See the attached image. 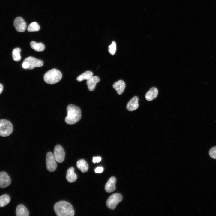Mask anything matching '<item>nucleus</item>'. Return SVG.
I'll list each match as a JSON object with an SVG mask.
<instances>
[{
  "mask_svg": "<svg viewBox=\"0 0 216 216\" xmlns=\"http://www.w3.org/2000/svg\"><path fill=\"white\" fill-rule=\"evenodd\" d=\"M54 209L58 216H74V208L69 202L61 201L56 203Z\"/></svg>",
  "mask_w": 216,
  "mask_h": 216,
  "instance_id": "1",
  "label": "nucleus"
},
{
  "mask_svg": "<svg viewBox=\"0 0 216 216\" xmlns=\"http://www.w3.org/2000/svg\"><path fill=\"white\" fill-rule=\"evenodd\" d=\"M67 114L65 118L66 122L70 124H74L78 122L81 118V111L80 108L73 104L67 107Z\"/></svg>",
  "mask_w": 216,
  "mask_h": 216,
  "instance_id": "2",
  "label": "nucleus"
},
{
  "mask_svg": "<svg viewBox=\"0 0 216 216\" xmlns=\"http://www.w3.org/2000/svg\"><path fill=\"white\" fill-rule=\"evenodd\" d=\"M62 77L61 72L56 69H53L46 72L44 76V81L48 84H53L59 82Z\"/></svg>",
  "mask_w": 216,
  "mask_h": 216,
  "instance_id": "3",
  "label": "nucleus"
},
{
  "mask_svg": "<svg viewBox=\"0 0 216 216\" xmlns=\"http://www.w3.org/2000/svg\"><path fill=\"white\" fill-rule=\"evenodd\" d=\"M13 126L8 120H0V136H7L10 135L13 130Z\"/></svg>",
  "mask_w": 216,
  "mask_h": 216,
  "instance_id": "4",
  "label": "nucleus"
},
{
  "mask_svg": "<svg viewBox=\"0 0 216 216\" xmlns=\"http://www.w3.org/2000/svg\"><path fill=\"white\" fill-rule=\"evenodd\" d=\"M122 196L120 194H113L108 199L106 205L109 208L114 210L118 204L122 201Z\"/></svg>",
  "mask_w": 216,
  "mask_h": 216,
  "instance_id": "5",
  "label": "nucleus"
},
{
  "mask_svg": "<svg viewBox=\"0 0 216 216\" xmlns=\"http://www.w3.org/2000/svg\"><path fill=\"white\" fill-rule=\"evenodd\" d=\"M46 164L47 169L50 172L55 171L57 168L56 160L51 152H49L46 154Z\"/></svg>",
  "mask_w": 216,
  "mask_h": 216,
  "instance_id": "6",
  "label": "nucleus"
},
{
  "mask_svg": "<svg viewBox=\"0 0 216 216\" xmlns=\"http://www.w3.org/2000/svg\"><path fill=\"white\" fill-rule=\"evenodd\" d=\"M54 152L56 161L59 163H62L65 156V151L62 147L59 145H56L54 148Z\"/></svg>",
  "mask_w": 216,
  "mask_h": 216,
  "instance_id": "7",
  "label": "nucleus"
},
{
  "mask_svg": "<svg viewBox=\"0 0 216 216\" xmlns=\"http://www.w3.org/2000/svg\"><path fill=\"white\" fill-rule=\"evenodd\" d=\"M14 25L16 30L18 32H23L26 29V24L24 19L21 17H16L14 20Z\"/></svg>",
  "mask_w": 216,
  "mask_h": 216,
  "instance_id": "8",
  "label": "nucleus"
},
{
  "mask_svg": "<svg viewBox=\"0 0 216 216\" xmlns=\"http://www.w3.org/2000/svg\"><path fill=\"white\" fill-rule=\"evenodd\" d=\"M23 61L28 63L29 65L28 69H32L36 67H41L44 65L42 61L31 56L26 58Z\"/></svg>",
  "mask_w": 216,
  "mask_h": 216,
  "instance_id": "9",
  "label": "nucleus"
},
{
  "mask_svg": "<svg viewBox=\"0 0 216 216\" xmlns=\"http://www.w3.org/2000/svg\"><path fill=\"white\" fill-rule=\"evenodd\" d=\"M11 182L10 177L4 171L0 172V188H4L9 186Z\"/></svg>",
  "mask_w": 216,
  "mask_h": 216,
  "instance_id": "10",
  "label": "nucleus"
},
{
  "mask_svg": "<svg viewBox=\"0 0 216 216\" xmlns=\"http://www.w3.org/2000/svg\"><path fill=\"white\" fill-rule=\"evenodd\" d=\"M116 182V179L115 177H112L110 178L105 186V191L108 193L114 191L116 189L115 186Z\"/></svg>",
  "mask_w": 216,
  "mask_h": 216,
  "instance_id": "11",
  "label": "nucleus"
},
{
  "mask_svg": "<svg viewBox=\"0 0 216 216\" xmlns=\"http://www.w3.org/2000/svg\"><path fill=\"white\" fill-rule=\"evenodd\" d=\"M139 98L137 96H134L128 102L126 106L127 109L131 111L137 109L139 106L138 103Z\"/></svg>",
  "mask_w": 216,
  "mask_h": 216,
  "instance_id": "12",
  "label": "nucleus"
},
{
  "mask_svg": "<svg viewBox=\"0 0 216 216\" xmlns=\"http://www.w3.org/2000/svg\"><path fill=\"white\" fill-rule=\"evenodd\" d=\"M100 80L99 77L97 76H92L87 80L86 83L88 88L90 91H94L95 88L96 84L100 82Z\"/></svg>",
  "mask_w": 216,
  "mask_h": 216,
  "instance_id": "13",
  "label": "nucleus"
},
{
  "mask_svg": "<svg viewBox=\"0 0 216 216\" xmlns=\"http://www.w3.org/2000/svg\"><path fill=\"white\" fill-rule=\"evenodd\" d=\"M124 82L122 80L116 82L113 85V87L118 94H121L124 92L125 88Z\"/></svg>",
  "mask_w": 216,
  "mask_h": 216,
  "instance_id": "14",
  "label": "nucleus"
},
{
  "mask_svg": "<svg viewBox=\"0 0 216 216\" xmlns=\"http://www.w3.org/2000/svg\"><path fill=\"white\" fill-rule=\"evenodd\" d=\"M66 178L67 181L70 183L76 181L77 178V175L74 172V168L71 167L67 170Z\"/></svg>",
  "mask_w": 216,
  "mask_h": 216,
  "instance_id": "15",
  "label": "nucleus"
},
{
  "mask_svg": "<svg viewBox=\"0 0 216 216\" xmlns=\"http://www.w3.org/2000/svg\"><path fill=\"white\" fill-rule=\"evenodd\" d=\"M17 216H28L29 212L27 208L22 204H20L17 206L16 210Z\"/></svg>",
  "mask_w": 216,
  "mask_h": 216,
  "instance_id": "16",
  "label": "nucleus"
},
{
  "mask_svg": "<svg viewBox=\"0 0 216 216\" xmlns=\"http://www.w3.org/2000/svg\"><path fill=\"white\" fill-rule=\"evenodd\" d=\"M158 94V90L155 87H152L146 94V98L148 101H151L155 98Z\"/></svg>",
  "mask_w": 216,
  "mask_h": 216,
  "instance_id": "17",
  "label": "nucleus"
},
{
  "mask_svg": "<svg viewBox=\"0 0 216 216\" xmlns=\"http://www.w3.org/2000/svg\"><path fill=\"white\" fill-rule=\"evenodd\" d=\"M76 166L77 168L83 172H87L88 169V164L83 159H80L77 162Z\"/></svg>",
  "mask_w": 216,
  "mask_h": 216,
  "instance_id": "18",
  "label": "nucleus"
},
{
  "mask_svg": "<svg viewBox=\"0 0 216 216\" xmlns=\"http://www.w3.org/2000/svg\"><path fill=\"white\" fill-rule=\"evenodd\" d=\"M31 48L34 50L38 52L43 51L45 49L44 45L41 43H36L32 41L30 43Z\"/></svg>",
  "mask_w": 216,
  "mask_h": 216,
  "instance_id": "19",
  "label": "nucleus"
},
{
  "mask_svg": "<svg viewBox=\"0 0 216 216\" xmlns=\"http://www.w3.org/2000/svg\"><path fill=\"white\" fill-rule=\"evenodd\" d=\"M93 76V73L91 71H87L79 76L76 79V80L79 82H81L86 80H88Z\"/></svg>",
  "mask_w": 216,
  "mask_h": 216,
  "instance_id": "20",
  "label": "nucleus"
},
{
  "mask_svg": "<svg viewBox=\"0 0 216 216\" xmlns=\"http://www.w3.org/2000/svg\"><path fill=\"white\" fill-rule=\"evenodd\" d=\"M9 196L4 194L0 196V207H3L7 205L10 201Z\"/></svg>",
  "mask_w": 216,
  "mask_h": 216,
  "instance_id": "21",
  "label": "nucleus"
},
{
  "mask_svg": "<svg viewBox=\"0 0 216 216\" xmlns=\"http://www.w3.org/2000/svg\"><path fill=\"white\" fill-rule=\"evenodd\" d=\"M21 50L19 48L14 49L12 52V56L13 59L16 62L20 61L21 59L20 55Z\"/></svg>",
  "mask_w": 216,
  "mask_h": 216,
  "instance_id": "22",
  "label": "nucleus"
},
{
  "mask_svg": "<svg viewBox=\"0 0 216 216\" xmlns=\"http://www.w3.org/2000/svg\"><path fill=\"white\" fill-rule=\"evenodd\" d=\"M39 25L36 22H33L30 23L27 28V30L29 32L38 31L40 29Z\"/></svg>",
  "mask_w": 216,
  "mask_h": 216,
  "instance_id": "23",
  "label": "nucleus"
},
{
  "mask_svg": "<svg viewBox=\"0 0 216 216\" xmlns=\"http://www.w3.org/2000/svg\"><path fill=\"white\" fill-rule=\"evenodd\" d=\"M108 50L110 53L112 55H114L116 51V42L113 41L112 44L108 46Z\"/></svg>",
  "mask_w": 216,
  "mask_h": 216,
  "instance_id": "24",
  "label": "nucleus"
},
{
  "mask_svg": "<svg viewBox=\"0 0 216 216\" xmlns=\"http://www.w3.org/2000/svg\"><path fill=\"white\" fill-rule=\"evenodd\" d=\"M209 154L212 158L216 159V146L213 147L210 149Z\"/></svg>",
  "mask_w": 216,
  "mask_h": 216,
  "instance_id": "25",
  "label": "nucleus"
},
{
  "mask_svg": "<svg viewBox=\"0 0 216 216\" xmlns=\"http://www.w3.org/2000/svg\"><path fill=\"white\" fill-rule=\"evenodd\" d=\"M101 160V157H94L93 158L92 161L94 163L99 162Z\"/></svg>",
  "mask_w": 216,
  "mask_h": 216,
  "instance_id": "26",
  "label": "nucleus"
},
{
  "mask_svg": "<svg viewBox=\"0 0 216 216\" xmlns=\"http://www.w3.org/2000/svg\"><path fill=\"white\" fill-rule=\"evenodd\" d=\"M104 170V169L102 166H98L95 169V172L96 173H101Z\"/></svg>",
  "mask_w": 216,
  "mask_h": 216,
  "instance_id": "27",
  "label": "nucleus"
},
{
  "mask_svg": "<svg viewBox=\"0 0 216 216\" xmlns=\"http://www.w3.org/2000/svg\"><path fill=\"white\" fill-rule=\"evenodd\" d=\"M22 66L23 68L25 69H28L29 66L28 63L24 61L23 62L22 64Z\"/></svg>",
  "mask_w": 216,
  "mask_h": 216,
  "instance_id": "28",
  "label": "nucleus"
},
{
  "mask_svg": "<svg viewBox=\"0 0 216 216\" xmlns=\"http://www.w3.org/2000/svg\"><path fill=\"white\" fill-rule=\"evenodd\" d=\"M3 90V86L0 83V94L2 92Z\"/></svg>",
  "mask_w": 216,
  "mask_h": 216,
  "instance_id": "29",
  "label": "nucleus"
}]
</instances>
